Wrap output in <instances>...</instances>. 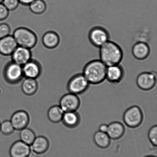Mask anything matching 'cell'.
I'll return each mask as SVG.
<instances>
[{
  "label": "cell",
  "mask_w": 157,
  "mask_h": 157,
  "mask_svg": "<svg viewBox=\"0 0 157 157\" xmlns=\"http://www.w3.org/2000/svg\"><path fill=\"white\" fill-rule=\"evenodd\" d=\"M107 67L101 60H94L86 65L82 74L89 84H100L106 79Z\"/></svg>",
  "instance_id": "cell-1"
},
{
  "label": "cell",
  "mask_w": 157,
  "mask_h": 157,
  "mask_svg": "<svg viewBox=\"0 0 157 157\" xmlns=\"http://www.w3.org/2000/svg\"><path fill=\"white\" fill-rule=\"evenodd\" d=\"M101 61L107 67L120 64L123 58V52L119 45L109 41L100 48Z\"/></svg>",
  "instance_id": "cell-2"
},
{
  "label": "cell",
  "mask_w": 157,
  "mask_h": 157,
  "mask_svg": "<svg viewBox=\"0 0 157 157\" xmlns=\"http://www.w3.org/2000/svg\"><path fill=\"white\" fill-rule=\"evenodd\" d=\"M12 36L18 46L26 48H33L37 42V37L36 34L25 27H19L15 29Z\"/></svg>",
  "instance_id": "cell-3"
},
{
  "label": "cell",
  "mask_w": 157,
  "mask_h": 157,
  "mask_svg": "<svg viewBox=\"0 0 157 157\" xmlns=\"http://www.w3.org/2000/svg\"><path fill=\"white\" fill-rule=\"evenodd\" d=\"M144 120L142 110L137 106H133L126 111L123 115V120L128 127L135 128L141 125Z\"/></svg>",
  "instance_id": "cell-4"
},
{
  "label": "cell",
  "mask_w": 157,
  "mask_h": 157,
  "mask_svg": "<svg viewBox=\"0 0 157 157\" xmlns=\"http://www.w3.org/2000/svg\"><path fill=\"white\" fill-rule=\"evenodd\" d=\"M89 82L83 74H78L70 80L67 89L70 93L76 95L84 93L89 88Z\"/></svg>",
  "instance_id": "cell-5"
},
{
  "label": "cell",
  "mask_w": 157,
  "mask_h": 157,
  "mask_svg": "<svg viewBox=\"0 0 157 157\" xmlns=\"http://www.w3.org/2000/svg\"><path fill=\"white\" fill-rule=\"evenodd\" d=\"M4 76L6 80L10 84L19 82L24 77L22 66L12 61L9 63L5 67Z\"/></svg>",
  "instance_id": "cell-6"
},
{
  "label": "cell",
  "mask_w": 157,
  "mask_h": 157,
  "mask_svg": "<svg viewBox=\"0 0 157 157\" xmlns=\"http://www.w3.org/2000/svg\"><path fill=\"white\" fill-rule=\"evenodd\" d=\"M89 41L95 47L100 48L109 41L108 32L105 29L101 27L93 28L89 34Z\"/></svg>",
  "instance_id": "cell-7"
},
{
  "label": "cell",
  "mask_w": 157,
  "mask_h": 157,
  "mask_svg": "<svg viewBox=\"0 0 157 157\" xmlns=\"http://www.w3.org/2000/svg\"><path fill=\"white\" fill-rule=\"evenodd\" d=\"M81 101L77 95L70 93L61 98L59 106L64 112H76L79 108Z\"/></svg>",
  "instance_id": "cell-8"
},
{
  "label": "cell",
  "mask_w": 157,
  "mask_h": 157,
  "mask_svg": "<svg viewBox=\"0 0 157 157\" xmlns=\"http://www.w3.org/2000/svg\"><path fill=\"white\" fill-rule=\"evenodd\" d=\"M156 80V76L154 73L145 72L138 75L136 78V84L141 90L149 91L155 87Z\"/></svg>",
  "instance_id": "cell-9"
},
{
  "label": "cell",
  "mask_w": 157,
  "mask_h": 157,
  "mask_svg": "<svg viewBox=\"0 0 157 157\" xmlns=\"http://www.w3.org/2000/svg\"><path fill=\"white\" fill-rule=\"evenodd\" d=\"M11 55L12 61L21 66L30 61L32 58L30 49L19 46Z\"/></svg>",
  "instance_id": "cell-10"
},
{
  "label": "cell",
  "mask_w": 157,
  "mask_h": 157,
  "mask_svg": "<svg viewBox=\"0 0 157 157\" xmlns=\"http://www.w3.org/2000/svg\"><path fill=\"white\" fill-rule=\"evenodd\" d=\"M30 118L28 114L24 111H18L12 115L10 121L14 130H21L28 125Z\"/></svg>",
  "instance_id": "cell-11"
},
{
  "label": "cell",
  "mask_w": 157,
  "mask_h": 157,
  "mask_svg": "<svg viewBox=\"0 0 157 157\" xmlns=\"http://www.w3.org/2000/svg\"><path fill=\"white\" fill-rule=\"evenodd\" d=\"M124 69L120 64L116 65L107 67L106 79L113 84H118L124 77Z\"/></svg>",
  "instance_id": "cell-12"
},
{
  "label": "cell",
  "mask_w": 157,
  "mask_h": 157,
  "mask_svg": "<svg viewBox=\"0 0 157 157\" xmlns=\"http://www.w3.org/2000/svg\"><path fill=\"white\" fill-rule=\"evenodd\" d=\"M22 67L23 75L26 78L36 79L41 74L40 65L34 60H31Z\"/></svg>",
  "instance_id": "cell-13"
},
{
  "label": "cell",
  "mask_w": 157,
  "mask_h": 157,
  "mask_svg": "<svg viewBox=\"0 0 157 157\" xmlns=\"http://www.w3.org/2000/svg\"><path fill=\"white\" fill-rule=\"evenodd\" d=\"M18 46L12 35L0 38V53L4 56L11 55Z\"/></svg>",
  "instance_id": "cell-14"
},
{
  "label": "cell",
  "mask_w": 157,
  "mask_h": 157,
  "mask_svg": "<svg viewBox=\"0 0 157 157\" xmlns=\"http://www.w3.org/2000/svg\"><path fill=\"white\" fill-rule=\"evenodd\" d=\"M31 150L30 146L21 141H17L10 149V157H28Z\"/></svg>",
  "instance_id": "cell-15"
},
{
  "label": "cell",
  "mask_w": 157,
  "mask_h": 157,
  "mask_svg": "<svg viewBox=\"0 0 157 157\" xmlns=\"http://www.w3.org/2000/svg\"><path fill=\"white\" fill-rule=\"evenodd\" d=\"M132 52L135 58L140 61H143L148 57L150 54V46L144 41H138L133 46Z\"/></svg>",
  "instance_id": "cell-16"
},
{
  "label": "cell",
  "mask_w": 157,
  "mask_h": 157,
  "mask_svg": "<svg viewBox=\"0 0 157 157\" xmlns=\"http://www.w3.org/2000/svg\"><path fill=\"white\" fill-rule=\"evenodd\" d=\"M108 126L107 133L111 139H119L124 136L125 129L121 123L115 121L111 123Z\"/></svg>",
  "instance_id": "cell-17"
},
{
  "label": "cell",
  "mask_w": 157,
  "mask_h": 157,
  "mask_svg": "<svg viewBox=\"0 0 157 157\" xmlns=\"http://www.w3.org/2000/svg\"><path fill=\"white\" fill-rule=\"evenodd\" d=\"M59 42V35L55 32H47L44 34L42 37L43 44L48 49L55 48L57 47Z\"/></svg>",
  "instance_id": "cell-18"
},
{
  "label": "cell",
  "mask_w": 157,
  "mask_h": 157,
  "mask_svg": "<svg viewBox=\"0 0 157 157\" xmlns=\"http://www.w3.org/2000/svg\"><path fill=\"white\" fill-rule=\"evenodd\" d=\"M49 143L48 140L44 137H36L31 144V149L38 155L45 153L48 150Z\"/></svg>",
  "instance_id": "cell-19"
},
{
  "label": "cell",
  "mask_w": 157,
  "mask_h": 157,
  "mask_svg": "<svg viewBox=\"0 0 157 157\" xmlns=\"http://www.w3.org/2000/svg\"><path fill=\"white\" fill-rule=\"evenodd\" d=\"M64 125L70 128H74L79 124L80 118L76 112H64L62 118Z\"/></svg>",
  "instance_id": "cell-20"
},
{
  "label": "cell",
  "mask_w": 157,
  "mask_h": 157,
  "mask_svg": "<svg viewBox=\"0 0 157 157\" xmlns=\"http://www.w3.org/2000/svg\"><path fill=\"white\" fill-rule=\"evenodd\" d=\"M38 84L36 79L26 78L23 81L21 89L26 95H32L36 93L38 90Z\"/></svg>",
  "instance_id": "cell-21"
},
{
  "label": "cell",
  "mask_w": 157,
  "mask_h": 157,
  "mask_svg": "<svg viewBox=\"0 0 157 157\" xmlns=\"http://www.w3.org/2000/svg\"><path fill=\"white\" fill-rule=\"evenodd\" d=\"M94 140L95 144L100 148H107L110 144L111 139L107 134L99 131L94 135Z\"/></svg>",
  "instance_id": "cell-22"
},
{
  "label": "cell",
  "mask_w": 157,
  "mask_h": 157,
  "mask_svg": "<svg viewBox=\"0 0 157 157\" xmlns=\"http://www.w3.org/2000/svg\"><path fill=\"white\" fill-rule=\"evenodd\" d=\"M64 113L59 106H54L49 109L48 116L52 122L58 123L62 120Z\"/></svg>",
  "instance_id": "cell-23"
},
{
  "label": "cell",
  "mask_w": 157,
  "mask_h": 157,
  "mask_svg": "<svg viewBox=\"0 0 157 157\" xmlns=\"http://www.w3.org/2000/svg\"><path fill=\"white\" fill-rule=\"evenodd\" d=\"M29 6L31 11L36 14L44 13L47 8V4L44 0H34Z\"/></svg>",
  "instance_id": "cell-24"
},
{
  "label": "cell",
  "mask_w": 157,
  "mask_h": 157,
  "mask_svg": "<svg viewBox=\"0 0 157 157\" xmlns=\"http://www.w3.org/2000/svg\"><path fill=\"white\" fill-rule=\"evenodd\" d=\"M21 131L20 134L21 141L28 145H31L36 138L35 133L32 130L26 128Z\"/></svg>",
  "instance_id": "cell-25"
},
{
  "label": "cell",
  "mask_w": 157,
  "mask_h": 157,
  "mask_svg": "<svg viewBox=\"0 0 157 157\" xmlns=\"http://www.w3.org/2000/svg\"><path fill=\"white\" fill-rule=\"evenodd\" d=\"M14 128L10 121H4L1 124L0 131L6 135H10L13 133Z\"/></svg>",
  "instance_id": "cell-26"
},
{
  "label": "cell",
  "mask_w": 157,
  "mask_h": 157,
  "mask_svg": "<svg viewBox=\"0 0 157 157\" xmlns=\"http://www.w3.org/2000/svg\"><path fill=\"white\" fill-rule=\"evenodd\" d=\"M148 137L149 140L154 147L157 145V126H153L149 131Z\"/></svg>",
  "instance_id": "cell-27"
},
{
  "label": "cell",
  "mask_w": 157,
  "mask_h": 157,
  "mask_svg": "<svg viewBox=\"0 0 157 157\" xmlns=\"http://www.w3.org/2000/svg\"><path fill=\"white\" fill-rule=\"evenodd\" d=\"M2 4L9 11L15 10L20 4L18 0H4Z\"/></svg>",
  "instance_id": "cell-28"
},
{
  "label": "cell",
  "mask_w": 157,
  "mask_h": 157,
  "mask_svg": "<svg viewBox=\"0 0 157 157\" xmlns=\"http://www.w3.org/2000/svg\"><path fill=\"white\" fill-rule=\"evenodd\" d=\"M10 28L8 24L2 23L0 24V38L10 35Z\"/></svg>",
  "instance_id": "cell-29"
},
{
  "label": "cell",
  "mask_w": 157,
  "mask_h": 157,
  "mask_svg": "<svg viewBox=\"0 0 157 157\" xmlns=\"http://www.w3.org/2000/svg\"><path fill=\"white\" fill-rule=\"evenodd\" d=\"M9 10L2 3L0 4V21L6 19L8 17Z\"/></svg>",
  "instance_id": "cell-30"
},
{
  "label": "cell",
  "mask_w": 157,
  "mask_h": 157,
  "mask_svg": "<svg viewBox=\"0 0 157 157\" xmlns=\"http://www.w3.org/2000/svg\"><path fill=\"white\" fill-rule=\"evenodd\" d=\"M108 126L106 124H102L99 127V131L107 133Z\"/></svg>",
  "instance_id": "cell-31"
},
{
  "label": "cell",
  "mask_w": 157,
  "mask_h": 157,
  "mask_svg": "<svg viewBox=\"0 0 157 157\" xmlns=\"http://www.w3.org/2000/svg\"><path fill=\"white\" fill-rule=\"evenodd\" d=\"M34 0H18L20 4L24 5H29Z\"/></svg>",
  "instance_id": "cell-32"
},
{
  "label": "cell",
  "mask_w": 157,
  "mask_h": 157,
  "mask_svg": "<svg viewBox=\"0 0 157 157\" xmlns=\"http://www.w3.org/2000/svg\"><path fill=\"white\" fill-rule=\"evenodd\" d=\"M38 154L37 153L31 150L29 153L28 157H38Z\"/></svg>",
  "instance_id": "cell-33"
},
{
  "label": "cell",
  "mask_w": 157,
  "mask_h": 157,
  "mask_svg": "<svg viewBox=\"0 0 157 157\" xmlns=\"http://www.w3.org/2000/svg\"><path fill=\"white\" fill-rule=\"evenodd\" d=\"M3 1H4V0H0V4H1V3H2Z\"/></svg>",
  "instance_id": "cell-34"
},
{
  "label": "cell",
  "mask_w": 157,
  "mask_h": 157,
  "mask_svg": "<svg viewBox=\"0 0 157 157\" xmlns=\"http://www.w3.org/2000/svg\"><path fill=\"white\" fill-rule=\"evenodd\" d=\"M1 124H0V128H1Z\"/></svg>",
  "instance_id": "cell-35"
}]
</instances>
